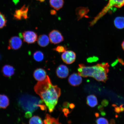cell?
Returning <instances> with one entry per match:
<instances>
[{
  "label": "cell",
  "instance_id": "33",
  "mask_svg": "<svg viewBox=\"0 0 124 124\" xmlns=\"http://www.w3.org/2000/svg\"><path fill=\"white\" fill-rule=\"evenodd\" d=\"M37 0L41 2H44L45 0Z\"/></svg>",
  "mask_w": 124,
  "mask_h": 124
},
{
  "label": "cell",
  "instance_id": "6",
  "mask_svg": "<svg viewBox=\"0 0 124 124\" xmlns=\"http://www.w3.org/2000/svg\"><path fill=\"white\" fill-rule=\"evenodd\" d=\"M76 54L75 52L72 51H66L63 53L61 56L62 60L67 64H72L75 61Z\"/></svg>",
  "mask_w": 124,
  "mask_h": 124
},
{
  "label": "cell",
  "instance_id": "29",
  "mask_svg": "<svg viewBox=\"0 0 124 124\" xmlns=\"http://www.w3.org/2000/svg\"><path fill=\"white\" fill-rule=\"evenodd\" d=\"M25 116L26 117L29 118L32 116V114L30 112H28L26 113L25 114Z\"/></svg>",
  "mask_w": 124,
  "mask_h": 124
},
{
  "label": "cell",
  "instance_id": "18",
  "mask_svg": "<svg viewBox=\"0 0 124 124\" xmlns=\"http://www.w3.org/2000/svg\"><path fill=\"white\" fill-rule=\"evenodd\" d=\"M87 103L91 107H94L98 104V101L96 97L94 95L88 96L87 97Z\"/></svg>",
  "mask_w": 124,
  "mask_h": 124
},
{
  "label": "cell",
  "instance_id": "32",
  "mask_svg": "<svg viewBox=\"0 0 124 124\" xmlns=\"http://www.w3.org/2000/svg\"><path fill=\"white\" fill-rule=\"evenodd\" d=\"M122 49L124 51V40L122 43Z\"/></svg>",
  "mask_w": 124,
  "mask_h": 124
},
{
  "label": "cell",
  "instance_id": "1",
  "mask_svg": "<svg viewBox=\"0 0 124 124\" xmlns=\"http://www.w3.org/2000/svg\"><path fill=\"white\" fill-rule=\"evenodd\" d=\"M35 92L41 97L50 113L53 112L61 94V90L54 85L48 76L43 81L38 82L34 87Z\"/></svg>",
  "mask_w": 124,
  "mask_h": 124
},
{
  "label": "cell",
  "instance_id": "21",
  "mask_svg": "<svg viewBox=\"0 0 124 124\" xmlns=\"http://www.w3.org/2000/svg\"><path fill=\"white\" fill-rule=\"evenodd\" d=\"M7 23V20L5 16L0 12V29L5 27Z\"/></svg>",
  "mask_w": 124,
  "mask_h": 124
},
{
  "label": "cell",
  "instance_id": "13",
  "mask_svg": "<svg viewBox=\"0 0 124 124\" xmlns=\"http://www.w3.org/2000/svg\"><path fill=\"white\" fill-rule=\"evenodd\" d=\"M89 11V10L88 7H80L77 8L76 9L75 12L78 20V21L86 16Z\"/></svg>",
  "mask_w": 124,
  "mask_h": 124
},
{
  "label": "cell",
  "instance_id": "22",
  "mask_svg": "<svg viewBox=\"0 0 124 124\" xmlns=\"http://www.w3.org/2000/svg\"><path fill=\"white\" fill-rule=\"evenodd\" d=\"M67 49L66 46H59L54 48L53 50L59 53H63L65 52L66 51Z\"/></svg>",
  "mask_w": 124,
  "mask_h": 124
},
{
  "label": "cell",
  "instance_id": "25",
  "mask_svg": "<svg viewBox=\"0 0 124 124\" xmlns=\"http://www.w3.org/2000/svg\"><path fill=\"white\" fill-rule=\"evenodd\" d=\"M63 111L65 115L66 116H67L68 114H69V110L67 108H64L63 110Z\"/></svg>",
  "mask_w": 124,
  "mask_h": 124
},
{
  "label": "cell",
  "instance_id": "3",
  "mask_svg": "<svg viewBox=\"0 0 124 124\" xmlns=\"http://www.w3.org/2000/svg\"><path fill=\"white\" fill-rule=\"evenodd\" d=\"M124 6V0H109L108 4L104 8L92 21L90 22V26H92L98 20L106 14L113 7L120 8Z\"/></svg>",
  "mask_w": 124,
  "mask_h": 124
},
{
  "label": "cell",
  "instance_id": "2",
  "mask_svg": "<svg viewBox=\"0 0 124 124\" xmlns=\"http://www.w3.org/2000/svg\"><path fill=\"white\" fill-rule=\"evenodd\" d=\"M109 65L107 63H98L95 65L87 66L84 64L79 65L78 74L83 77H92L97 81L105 83L108 79Z\"/></svg>",
  "mask_w": 124,
  "mask_h": 124
},
{
  "label": "cell",
  "instance_id": "4",
  "mask_svg": "<svg viewBox=\"0 0 124 124\" xmlns=\"http://www.w3.org/2000/svg\"><path fill=\"white\" fill-rule=\"evenodd\" d=\"M22 35L24 41L28 44L34 43L38 40L37 33L33 31H25L23 32Z\"/></svg>",
  "mask_w": 124,
  "mask_h": 124
},
{
  "label": "cell",
  "instance_id": "28",
  "mask_svg": "<svg viewBox=\"0 0 124 124\" xmlns=\"http://www.w3.org/2000/svg\"><path fill=\"white\" fill-rule=\"evenodd\" d=\"M115 111L117 113H120L121 112V108L120 107H116L115 108Z\"/></svg>",
  "mask_w": 124,
  "mask_h": 124
},
{
  "label": "cell",
  "instance_id": "11",
  "mask_svg": "<svg viewBox=\"0 0 124 124\" xmlns=\"http://www.w3.org/2000/svg\"><path fill=\"white\" fill-rule=\"evenodd\" d=\"M45 70L41 68H39L35 70L33 73V77L35 79L39 82L43 81L47 77Z\"/></svg>",
  "mask_w": 124,
  "mask_h": 124
},
{
  "label": "cell",
  "instance_id": "12",
  "mask_svg": "<svg viewBox=\"0 0 124 124\" xmlns=\"http://www.w3.org/2000/svg\"><path fill=\"white\" fill-rule=\"evenodd\" d=\"M15 70L13 66L10 65H6L2 68V71L3 75L5 77H10L15 74Z\"/></svg>",
  "mask_w": 124,
  "mask_h": 124
},
{
  "label": "cell",
  "instance_id": "31",
  "mask_svg": "<svg viewBox=\"0 0 124 124\" xmlns=\"http://www.w3.org/2000/svg\"><path fill=\"white\" fill-rule=\"evenodd\" d=\"M69 107L70 108H73L74 107H75V105H74L72 103L70 105Z\"/></svg>",
  "mask_w": 124,
  "mask_h": 124
},
{
  "label": "cell",
  "instance_id": "16",
  "mask_svg": "<svg viewBox=\"0 0 124 124\" xmlns=\"http://www.w3.org/2000/svg\"><path fill=\"white\" fill-rule=\"evenodd\" d=\"M9 104L8 97L4 94H0V108H6Z\"/></svg>",
  "mask_w": 124,
  "mask_h": 124
},
{
  "label": "cell",
  "instance_id": "15",
  "mask_svg": "<svg viewBox=\"0 0 124 124\" xmlns=\"http://www.w3.org/2000/svg\"><path fill=\"white\" fill-rule=\"evenodd\" d=\"M64 3V0H49L51 7L57 10H60L63 7Z\"/></svg>",
  "mask_w": 124,
  "mask_h": 124
},
{
  "label": "cell",
  "instance_id": "10",
  "mask_svg": "<svg viewBox=\"0 0 124 124\" xmlns=\"http://www.w3.org/2000/svg\"><path fill=\"white\" fill-rule=\"evenodd\" d=\"M70 84L73 86H79L82 83V79L78 74L74 73L71 74L68 79Z\"/></svg>",
  "mask_w": 124,
  "mask_h": 124
},
{
  "label": "cell",
  "instance_id": "7",
  "mask_svg": "<svg viewBox=\"0 0 124 124\" xmlns=\"http://www.w3.org/2000/svg\"><path fill=\"white\" fill-rule=\"evenodd\" d=\"M49 38L51 43L56 44L62 42L64 40L63 37L59 31L53 30L49 34Z\"/></svg>",
  "mask_w": 124,
  "mask_h": 124
},
{
  "label": "cell",
  "instance_id": "14",
  "mask_svg": "<svg viewBox=\"0 0 124 124\" xmlns=\"http://www.w3.org/2000/svg\"><path fill=\"white\" fill-rule=\"evenodd\" d=\"M38 45L41 47H45L48 45L49 43V38L47 35H40L37 40Z\"/></svg>",
  "mask_w": 124,
  "mask_h": 124
},
{
  "label": "cell",
  "instance_id": "27",
  "mask_svg": "<svg viewBox=\"0 0 124 124\" xmlns=\"http://www.w3.org/2000/svg\"><path fill=\"white\" fill-rule=\"evenodd\" d=\"M69 103L67 102H65L63 103V105L64 107L66 108H68L69 107Z\"/></svg>",
  "mask_w": 124,
  "mask_h": 124
},
{
  "label": "cell",
  "instance_id": "26",
  "mask_svg": "<svg viewBox=\"0 0 124 124\" xmlns=\"http://www.w3.org/2000/svg\"><path fill=\"white\" fill-rule=\"evenodd\" d=\"M102 105L103 106H107L108 104V101L106 100H104L101 103Z\"/></svg>",
  "mask_w": 124,
  "mask_h": 124
},
{
  "label": "cell",
  "instance_id": "20",
  "mask_svg": "<svg viewBox=\"0 0 124 124\" xmlns=\"http://www.w3.org/2000/svg\"><path fill=\"white\" fill-rule=\"evenodd\" d=\"M29 124H43L42 120L38 116H34L30 119Z\"/></svg>",
  "mask_w": 124,
  "mask_h": 124
},
{
  "label": "cell",
  "instance_id": "9",
  "mask_svg": "<svg viewBox=\"0 0 124 124\" xmlns=\"http://www.w3.org/2000/svg\"><path fill=\"white\" fill-rule=\"evenodd\" d=\"M56 73L60 78H66L69 75V70L67 66L64 65H61L57 68Z\"/></svg>",
  "mask_w": 124,
  "mask_h": 124
},
{
  "label": "cell",
  "instance_id": "17",
  "mask_svg": "<svg viewBox=\"0 0 124 124\" xmlns=\"http://www.w3.org/2000/svg\"><path fill=\"white\" fill-rule=\"evenodd\" d=\"M114 24L117 28L121 29L124 28V17L118 16L114 20Z\"/></svg>",
  "mask_w": 124,
  "mask_h": 124
},
{
  "label": "cell",
  "instance_id": "23",
  "mask_svg": "<svg viewBox=\"0 0 124 124\" xmlns=\"http://www.w3.org/2000/svg\"><path fill=\"white\" fill-rule=\"evenodd\" d=\"M97 124H108V122L106 119L103 117H100L96 120Z\"/></svg>",
  "mask_w": 124,
  "mask_h": 124
},
{
  "label": "cell",
  "instance_id": "8",
  "mask_svg": "<svg viewBox=\"0 0 124 124\" xmlns=\"http://www.w3.org/2000/svg\"><path fill=\"white\" fill-rule=\"evenodd\" d=\"M21 39L18 36H14L10 39L9 42V48L14 50H17L21 47L22 45Z\"/></svg>",
  "mask_w": 124,
  "mask_h": 124
},
{
  "label": "cell",
  "instance_id": "30",
  "mask_svg": "<svg viewBox=\"0 0 124 124\" xmlns=\"http://www.w3.org/2000/svg\"><path fill=\"white\" fill-rule=\"evenodd\" d=\"M50 14L52 15H56L57 12L55 10H52L50 11Z\"/></svg>",
  "mask_w": 124,
  "mask_h": 124
},
{
  "label": "cell",
  "instance_id": "5",
  "mask_svg": "<svg viewBox=\"0 0 124 124\" xmlns=\"http://www.w3.org/2000/svg\"><path fill=\"white\" fill-rule=\"evenodd\" d=\"M28 7H26L25 5L23 6L20 9H18L15 11L14 15V18L18 20H21L23 19H27L28 18Z\"/></svg>",
  "mask_w": 124,
  "mask_h": 124
},
{
  "label": "cell",
  "instance_id": "24",
  "mask_svg": "<svg viewBox=\"0 0 124 124\" xmlns=\"http://www.w3.org/2000/svg\"><path fill=\"white\" fill-rule=\"evenodd\" d=\"M51 117V116L50 115L46 114L45 119L44 121V124H52Z\"/></svg>",
  "mask_w": 124,
  "mask_h": 124
},
{
  "label": "cell",
  "instance_id": "19",
  "mask_svg": "<svg viewBox=\"0 0 124 124\" xmlns=\"http://www.w3.org/2000/svg\"><path fill=\"white\" fill-rule=\"evenodd\" d=\"M33 57L34 60L37 62H41L44 58V55L43 52L39 51H36L34 54Z\"/></svg>",
  "mask_w": 124,
  "mask_h": 124
}]
</instances>
